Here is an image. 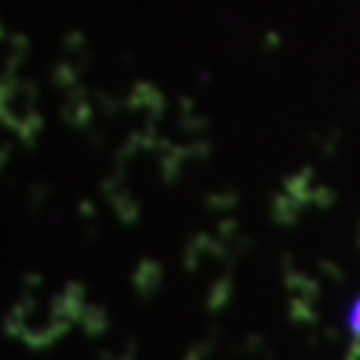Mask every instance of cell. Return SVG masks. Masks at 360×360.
<instances>
[{
	"label": "cell",
	"mask_w": 360,
	"mask_h": 360,
	"mask_svg": "<svg viewBox=\"0 0 360 360\" xmlns=\"http://www.w3.org/2000/svg\"><path fill=\"white\" fill-rule=\"evenodd\" d=\"M345 328H348V333H352V340L360 342V295L354 297L352 309H348V315H345Z\"/></svg>",
	"instance_id": "6da1fadb"
}]
</instances>
